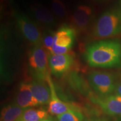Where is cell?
I'll list each match as a JSON object with an SVG mask.
<instances>
[{"instance_id": "6da1fadb", "label": "cell", "mask_w": 121, "mask_h": 121, "mask_svg": "<svg viewBox=\"0 0 121 121\" xmlns=\"http://www.w3.org/2000/svg\"><path fill=\"white\" fill-rule=\"evenodd\" d=\"M86 62L95 68L121 67V42L103 40L89 45L84 54Z\"/></svg>"}, {"instance_id": "7a4b0ae2", "label": "cell", "mask_w": 121, "mask_h": 121, "mask_svg": "<svg viewBox=\"0 0 121 121\" xmlns=\"http://www.w3.org/2000/svg\"><path fill=\"white\" fill-rule=\"evenodd\" d=\"M91 35L98 39L112 38L121 35V10L114 9L103 13L95 22Z\"/></svg>"}, {"instance_id": "3957f363", "label": "cell", "mask_w": 121, "mask_h": 121, "mask_svg": "<svg viewBox=\"0 0 121 121\" xmlns=\"http://www.w3.org/2000/svg\"><path fill=\"white\" fill-rule=\"evenodd\" d=\"M49 54L42 45H34L29 54V67L34 79L47 81L49 75Z\"/></svg>"}, {"instance_id": "277c9868", "label": "cell", "mask_w": 121, "mask_h": 121, "mask_svg": "<svg viewBox=\"0 0 121 121\" xmlns=\"http://www.w3.org/2000/svg\"><path fill=\"white\" fill-rule=\"evenodd\" d=\"M89 85L99 96H106L115 92L116 84L112 74L103 71H93L89 73Z\"/></svg>"}, {"instance_id": "5b68a950", "label": "cell", "mask_w": 121, "mask_h": 121, "mask_svg": "<svg viewBox=\"0 0 121 121\" xmlns=\"http://www.w3.org/2000/svg\"><path fill=\"white\" fill-rule=\"evenodd\" d=\"M17 27L25 39L34 45H42V33L37 24L24 13L15 12Z\"/></svg>"}, {"instance_id": "8992f818", "label": "cell", "mask_w": 121, "mask_h": 121, "mask_svg": "<svg viewBox=\"0 0 121 121\" xmlns=\"http://www.w3.org/2000/svg\"><path fill=\"white\" fill-rule=\"evenodd\" d=\"M76 32L71 26L63 25L56 31L54 44L50 54L69 53L75 43Z\"/></svg>"}, {"instance_id": "52a82bcc", "label": "cell", "mask_w": 121, "mask_h": 121, "mask_svg": "<svg viewBox=\"0 0 121 121\" xmlns=\"http://www.w3.org/2000/svg\"><path fill=\"white\" fill-rule=\"evenodd\" d=\"M93 16L92 7L87 4L78 6L71 16V26L76 33H85L88 30Z\"/></svg>"}, {"instance_id": "ba28073f", "label": "cell", "mask_w": 121, "mask_h": 121, "mask_svg": "<svg viewBox=\"0 0 121 121\" xmlns=\"http://www.w3.org/2000/svg\"><path fill=\"white\" fill-rule=\"evenodd\" d=\"M76 60L71 53L63 54H49L48 67L51 73L61 77L69 72L75 65Z\"/></svg>"}, {"instance_id": "9c48e42d", "label": "cell", "mask_w": 121, "mask_h": 121, "mask_svg": "<svg viewBox=\"0 0 121 121\" xmlns=\"http://www.w3.org/2000/svg\"><path fill=\"white\" fill-rule=\"evenodd\" d=\"M91 99L106 114L121 117V96L119 95L112 94L106 96L94 95L91 97Z\"/></svg>"}, {"instance_id": "30bf717a", "label": "cell", "mask_w": 121, "mask_h": 121, "mask_svg": "<svg viewBox=\"0 0 121 121\" xmlns=\"http://www.w3.org/2000/svg\"><path fill=\"white\" fill-rule=\"evenodd\" d=\"M47 82L49 85L51 94V100L48 104V113L53 116H58L59 115L67 112L69 110L78 109L75 105L63 102L57 96L54 83L51 78L50 74L48 76L47 78Z\"/></svg>"}, {"instance_id": "8fae6325", "label": "cell", "mask_w": 121, "mask_h": 121, "mask_svg": "<svg viewBox=\"0 0 121 121\" xmlns=\"http://www.w3.org/2000/svg\"><path fill=\"white\" fill-rule=\"evenodd\" d=\"M30 14L40 25L49 29L56 24L53 13L42 4H33L30 7Z\"/></svg>"}, {"instance_id": "7c38bea8", "label": "cell", "mask_w": 121, "mask_h": 121, "mask_svg": "<svg viewBox=\"0 0 121 121\" xmlns=\"http://www.w3.org/2000/svg\"><path fill=\"white\" fill-rule=\"evenodd\" d=\"M15 103L24 109L39 106L33 96L29 83L23 82L20 84L16 95Z\"/></svg>"}, {"instance_id": "4fadbf2b", "label": "cell", "mask_w": 121, "mask_h": 121, "mask_svg": "<svg viewBox=\"0 0 121 121\" xmlns=\"http://www.w3.org/2000/svg\"><path fill=\"white\" fill-rule=\"evenodd\" d=\"M47 81L34 79L29 83L33 96L38 102L39 105H44L49 103L51 100V90Z\"/></svg>"}, {"instance_id": "5bb4252c", "label": "cell", "mask_w": 121, "mask_h": 121, "mask_svg": "<svg viewBox=\"0 0 121 121\" xmlns=\"http://www.w3.org/2000/svg\"><path fill=\"white\" fill-rule=\"evenodd\" d=\"M25 110L15 103L8 104L2 109L0 121H17Z\"/></svg>"}, {"instance_id": "9a60e30c", "label": "cell", "mask_w": 121, "mask_h": 121, "mask_svg": "<svg viewBox=\"0 0 121 121\" xmlns=\"http://www.w3.org/2000/svg\"><path fill=\"white\" fill-rule=\"evenodd\" d=\"M48 112L42 108L26 109L17 121H40L48 118Z\"/></svg>"}, {"instance_id": "2e32d148", "label": "cell", "mask_w": 121, "mask_h": 121, "mask_svg": "<svg viewBox=\"0 0 121 121\" xmlns=\"http://www.w3.org/2000/svg\"><path fill=\"white\" fill-rule=\"evenodd\" d=\"M55 33L56 31H52L50 29H46L42 33V45L49 54H51L54 44Z\"/></svg>"}, {"instance_id": "e0dca14e", "label": "cell", "mask_w": 121, "mask_h": 121, "mask_svg": "<svg viewBox=\"0 0 121 121\" xmlns=\"http://www.w3.org/2000/svg\"><path fill=\"white\" fill-rule=\"evenodd\" d=\"M57 121H84V116L78 109H75L59 115Z\"/></svg>"}, {"instance_id": "ac0fdd59", "label": "cell", "mask_w": 121, "mask_h": 121, "mask_svg": "<svg viewBox=\"0 0 121 121\" xmlns=\"http://www.w3.org/2000/svg\"><path fill=\"white\" fill-rule=\"evenodd\" d=\"M51 6L53 13L57 17L60 19H65L67 17V8L62 0H52Z\"/></svg>"}, {"instance_id": "d6986e66", "label": "cell", "mask_w": 121, "mask_h": 121, "mask_svg": "<svg viewBox=\"0 0 121 121\" xmlns=\"http://www.w3.org/2000/svg\"><path fill=\"white\" fill-rule=\"evenodd\" d=\"M115 93H116V94H117L121 96V81L117 83V84H116Z\"/></svg>"}, {"instance_id": "ffe728a7", "label": "cell", "mask_w": 121, "mask_h": 121, "mask_svg": "<svg viewBox=\"0 0 121 121\" xmlns=\"http://www.w3.org/2000/svg\"><path fill=\"white\" fill-rule=\"evenodd\" d=\"M11 0H1V8L2 7H4V6H6L8 4H10V1Z\"/></svg>"}, {"instance_id": "44dd1931", "label": "cell", "mask_w": 121, "mask_h": 121, "mask_svg": "<svg viewBox=\"0 0 121 121\" xmlns=\"http://www.w3.org/2000/svg\"><path fill=\"white\" fill-rule=\"evenodd\" d=\"M84 121H106L105 120L103 119H99V118H93V119H85Z\"/></svg>"}, {"instance_id": "7402d4cb", "label": "cell", "mask_w": 121, "mask_h": 121, "mask_svg": "<svg viewBox=\"0 0 121 121\" xmlns=\"http://www.w3.org/2000/svg\"><path fill=\"white\" fill-rule=\"evenodd\" d=\"M93 1H95V2H105V1H107V0H93Z\"/></svg>"}, {"instance_id": "603a6c76", "label": "cell", "mask_w": 121, "mask_h": 121, "mask_svg": "<svg viewBox=\"0 0 121 121\" xmlns=\"http://www.w3.org/2000/svg\"><path fill=\"white\" fill-rule=\"evenodd\" d=\"M54 121L52 120V119L46 118V119H43V120H42V121Z\"/></svg>"}]
</instances>
